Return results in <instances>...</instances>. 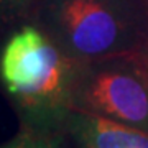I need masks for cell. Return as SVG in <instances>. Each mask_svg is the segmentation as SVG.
Masks as SVG:
<instances>
[{
  "instance_id": "cell-1",
  "label": "cell",
  "mask_w": 148,
  "mask_h": 148,
  "mask_svg": "<svg viewBox=\"0 0 148 148\" xmlns=\"http://www.w3.org/2000/svg\"><path fill=\"white\" fill-rule=\"evenodd\" d=\"M77 61L68 58L33 21L0 41V92L20 128L59 132L73 110Z\"/></svg>"
},
{
  "instance_id": "cell-2",
  "label": "cell",
  "mask_w": 148,
  "mask_h": 148,
  "mask_svg": "<svg viewBox=\"0 0 148 148\" xmlns=\"http://www.w3.org/2000/svg\"><path fill=\"white\" fill-rule=\"evenodd\" d=\"M30 21L77 63L137 54L148 41V0H38Z\"/></svg>"
},
{
  "instance_id": "cell-3",
  "label": "cell",
  "mask_w": 148,
  "mask_h": 148,
  "mask_svg": "<svg viewBox=\"0 0 148 148\" xmlns=\"http://www.w3.org/2000/svg\"><path fill=\"white\" fill-rule=\"evenodd\" d=\"M73 110L148 132V77L135 54L77 63Z\"/></svg>"
},
{
  "instance_id": "cell-4",
  "label": "cell",
  "mask_w": 148,
  "mask_h": 148,
  "mask_svg": "<svg viewBox=\"0 0 148 148\" xmlns=\"http://www.w3.org/2000/svg\"><path fill=\"white\" fill-rule=\"evenodd\" d=\"M63 130L73 148H148V132L81 110L69 112Z\"/></svg>"
},
{
  "instance_id": "cell-5",
  "label": "cell",
  "mask_w": 148,
  "mask_h": 148,
  "mask_svg": "<svg viewBox=\"0 0 148 148\" xmlns=\"http://www.w3.org/2000/svg\"><path fill=\"white\" fill-rule=\"evenodd\" d=\"M0 148H73L64 130L48 132V130H32L20 128L7 142L0 143Z\"/></svg>"
},
{
  "instance_id": "cell-6",
  "label": "cell",
  "mask_w": 148,
  "mask_h": 148,
  "mask_svg": "<svg viewBox=\"0 0 148 148\" xmlns=\"http://www.w3.org/2000/svg\"><path fill=\"white\" fill-rule=\"evenodd\" d=\"M38 0H0V41L21 23L32 20Z\"/></svg>"
},
{
  "instance_id": "cell-7",
  "label": "cell",
  "mask_w": 148,
  "mask_h": 148,
  "mask_svg": "<svg viewBox=\"0 0 148 148\" xmlns=\"http://www.w3.org/2000/svg\"><path fill=\"white\" fill-rule=\"evenodd\" d=\"M137 59H138V63H140V66H142V69L145 71V74H147V77H148V41L145 43V46L138 51L137 54Z\"/></svg>"
}]
</instances>
